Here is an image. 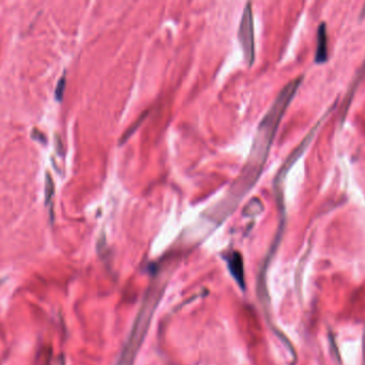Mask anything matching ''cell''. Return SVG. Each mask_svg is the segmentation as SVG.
Instances as JSON below:
<instances>
[{
    "label": "cell",
    "instance_id": "6da1fadb",
    "mask_svg": "<svg viewBox=\"0 0 365 365\" xmlns=\"http://www.w3.org/2000/svg\"><path fill=\"white\" fill-rule=\"evenodd\" d=\"M303 77L299 76L284 86L279 96L270 106L268 112L261 119L255 134V138L249 152L246 164L243 167L227 194L222 198L215 207L210 209L208 216L213 221L222 222L227 215L231 214L241 199L252 190L258 181L263 167L268 160L270 149L279 130L281 120L287 107L298 90Z\"/></svg>",
    "mask_w": 365,
    "mask_h": 365
},
{
    "label": "cell",
    "instance_id": "7a4b0ae2",
    "mask_svg": "<svg viewBox=\"0 0 365 365\" xmlns=\"http://www.w3.org/2000/svg\"><path fill=\"white\" fill-rule=\"evenodd\" d=\"M162 290H158L154 286L149 288L145 297L139 312L137 314L136 320L134 322V326L130 333L129 339L125 344V346L120 355L119 360L116 365H133L135 358L138 353V350L143 344L145 336L147 334L148 328L150 326L151 319L154 314V310L158 306V303L161 299Z\"/></svg>",
    "mask_w": 365,
    "mask_h": 365
},
{
    "label": "cell",
    "instance_id": "3957f363",
    "mask_svg": "<svg viewBox=\"0 0 365 365\" xmlns=\"http://www.w3.org/2000/svg\"><path fill=\"white\" fill-rule=\"evenodd\" d=\"M332 108L333 107H331L330 110L323 115V116L321 117V119H319V121L315 124V126L312 127V130H310L306 136L303 138V140L301 141V143L298 146H297L296 149L292 153H290V155L287 158V160L284 162L283 165L280 167V170L278 171V174H276V176H275V178H274L275 198H276V200H278V205L282 209V210H284V191H283V186H284V181H285L287 173L289 172V170L292 168V166L296 163V162L300 159V157L304 153V151L307 149V147L309 146L310 143H312V140L314 139L315 135H316L317 131H318L320 124L322 123V120L328 116L329 112L332 111Z\"/></svg>",
    "mask_w": 365,
    "mask_h": 365
},
{
    "label": "cell",
    "instance_id": "277c9868",
    "mask_svg": "<svg viewBox=\"0 0 365 365\" xmlns=\"http://www.w3.org/2000/svg\"><path fill=\"white\" fill-rule=\"evenodd\" d=\"M238 39L245 61L248 66H252L255 61V35L253 9L251 3L245 5L244 11L242 13L238 29Z\"/></svg>",
    "mask_w": 365,
    "mask_h": 365
},
{
    "label": "cell",
    "instance_id": "5b68a950",
    "mask_svg": "<svg viewBox=\"0 0 365 365\" xmlns=\"http://www.w3.org/2000/svg\"><path fill=\"white\" fill-rule=\"evenodd\" d=\"M228 268L232 275L238 285L243 289L245 287L244 280V265H243V259L238 252H234L231 257L228 258Z\"/></svg>",
    "mask_w": 365,
    "mask_h": 365
},
{
    "label": "cell",
    "instance_id": "8992f818",
    "mask_svg": "<svg viewBox=\"0 0 365 365\" xmlns=\"http://www.w3.org/2000/svg\"><path fill=\"white\" fill-rule=\"evenodd\" d=\"M328 38H327V28L323 23L320 24L318 29V39H317V50L315 61L317 63H323L328 59Z\"/></svg>",
    "mask_w": 365,
    "mask_h": 365
},
{
    "label": "cell",
    "instance_id": "52a82bcc",
    "mask_svg": "<svg viewBox=\"0 0 365 365\" xmlns=\"http://www.w3.org/2000/svg\"><path fill=\"white\" fill-rule=\"evenodd\" d=\"M261 211H262L261 201L257 198H254L246 205L244 210H243V214L246 216H252V215L259 214Z\"/></svg>",
    "mask_w": 365,
    "mask_h": 365
},
{
    "label": "cell",
    "instance_id": "ba28073f",
    "mask_svg": "<svg viewBox=\"0 0 365 365\" xmlns=\"http://www.w3.org/2000/svg\"><path fill=\"white\" fill-rule=\"evenodd\" d=\"M44 193H45V205H49L53 195H54V181L49 171L45 173V184H44Z\"/></svg>",
    "mask_w": 365,
    "mask_h": 365
},
{
    "label": "cell",
    "instance_id": "9c48e42d",
    "mask_svg": "<svg viewBox=\"0 0 365 365\" xmlns=\"http://www.w3.org/2000/svg\"><path fill=\"white\" fill-rule=\"evenodd\" d=\"M64 88H65V75L63 74V75L59 78L55 88V98L58 101H61L64 92Z\"/></svg>",
    "mask_w": 365,
    "mask_h": 365
},
{
    "label": "cell",
    "instance_id": "30bf717a",
    "mask_svg": "<svg viewBox=\"0 0 365 365\" xmlns=\"http://www.w3.org/2000/svg\"><path fill=\"white\" fill-rule=\"evenodd\" d=\"M363 16H365V8H363V10H362V13H361V18H362Z\"/></svg>",
    "mask_w": 365,
    "mask_h": 365
},
{
    "label": "cell",
    "instance_id": "8fae6325",
    "mask_svg": "<svg viewBox=\"0 0 365 365\" xmlns=\"http://www.w3.org/2000/svg\"><path fill=\"white\" fill-rule=\"evenodd\" d=\"M47 365H50V363H47Z\"/></svg>",
    "mask_w": 365,
    "mask_h": 365
}]
</instances>
